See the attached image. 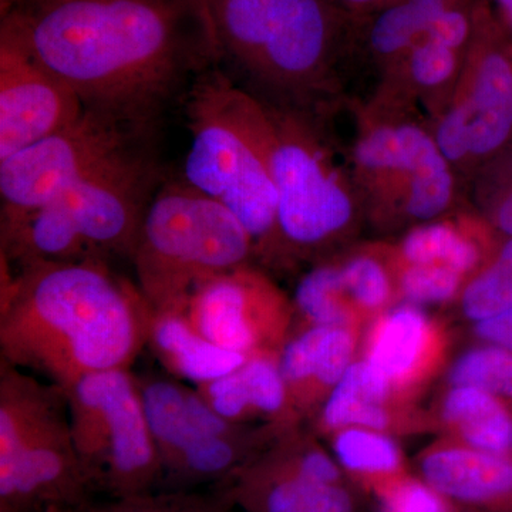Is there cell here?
I'll use <instances>...</instances> for the list:
<instances>
[{
	"label": "cell",
	"instance_id": "obj_1",
	"mask_svg": "<svg viewBox=\"0 0 512 512\" xmlns=\"http://www.w3.org/2000/svg\"><path fill=\"white\" fill-rule=\"evenodd\" d=\"M0 35L84 109L143 130L207 46L192 0H0Z\"/></svg>",
	"mask_w": 512,
	"mask_h": 512
},
{
	"label": "cell",
	"instance_id": "obj_2",
	"mask_svg": "<svg viewBox=\"0 0 512 512\" xmlns=\"http://www.w3.org/2000/svg\"><path fill=\"white\" fill-rule=\"evenodd\" d=\"M151 312L106 262L26 266L2 285L0 360L67 390L93 373L130 369L147 346Z\"/></svg>",
	"mask_w": 512,
	"mask_h": 512
},
{
	"label": "cell",
	"instance_id": "obj_3",
	"mask_svg": "<svg viewBox=\"0 0 512 512\" xmlns=\"http://www.w3.org/2000/svg\"><path fill=\"white\" fill-rule=\"evenodd\" d=\"M208 60L276 109L338 119L355 99L357 20L332 0H192Z\"/></svg>",
	"mask_w": 512,
	"mask_h": 512
},
{
	"label": "cell",
	"instance_id": "obj_4",
	"mask_svg": "<svg viewBox=\"0 0 512 512\" xmlns=\"http://www.w3.org/2000/svg\"><path fill=\"white\" fill-rule=\"evenodd\" d=\"M191 147L185 184L227 207L247 229L255 256L282 261L268 107L220 69L207 70L187 99Z\"/></svg>",
	"mask_w": 512,
	"mask_h": 512
},
{
	"label": "cell",
	"instance_id": "obj_5",
	"mask_svg": "<svg viewBox=\"0 0 512 512\" xmlns=\"http://www.w3.org/2000/svg\"><path fill=\"white\" fill-rule=\"evenodd\" d=\"M348 110L346 154L365 224L406 232L470 202L420 110L369 97Z\"/></svg>",
	"mask_w": 512,
	"mask_h": 512
},
{
	"label": "cell",
	"instance_id": "obj_6",
	"mask_svg": "<svg viewBox=\"0 0 512 512\" xmlns=\"http://www.w3.org/2000/svg\"><path fill=\"white\" fill-rule=\"evenodd\" d=\"M154 168L131 151L35 211L2 220V261L16 268L131 259L150 204Z\"/></svg>",
	"mask_w": 512,
	"mask_h": 512
},
{
	"label": "cell",
	"instance_id": "obj_7",
	"mask_svg": "<svg viewBox=\"0 0 512 512\" xmlns=\"http://www.w3.org/2000/svg\"><path fill=\"white\" fill-rule=\"evenodd\" d=\"M266 107L282 261L323 256L365 224L339 119Z\"/></svg>",
	"mask_w": 512,
	"mask_h": 512
},
{
	"label": "cell",
	"instance_id": "obj_8",
	"mask_svg": "<svg viewBox=\"0 0 512 512\" xmlns=\"http://www.w3.org/2000/svg\"><path fill=\"white\" fill-rule=\"evenodd\" d=\"M96 498L64 390L0 360V512H77Z\"/></svg>",
	"mask_w": 512,
	"mask_h": 512
},
{
	"label": "cell",
	"instance_id": "obj_9",
	"mask_svg": "<svg viewBox=\"0 0 512 512\" xmlns=\"http://www.w3.org/2000/svg\"><path fill=\"white\" fill-rule=\"evenodd\" d=\"M252 258L254 242L238 218L184 183L150 201L131 262L151 309L184 312L201 285Z\"/></svg>",
	"mask_w": 512,
	"mask_h": 512
},
{
	"label": "cell",
	"instance_id": "obj_10",
	"mask_svg": "<svg viewBox=\"0 0 512 512\" xmlns=\"http://www.w3.org/2000/svg\"><path fill=\"white\" fill-rule=\"evenodd\" d=\"M64 393L74 450L96 494L130 498L161 491L163 463L130 369L93 373Z\"/></svg>",
	"mask_w": 512,
	"mask_h": 512
},
{
	"label": "cell",
	"instance_id": "obj_11",
	"mask_svg": "<svg viewBox=\"0 0 512 512\" xmlns=\"http://www.w3.org/2000/svg\"><path fill=\"white\" fill-rule=\"evenodd\" d=\"M430 126L466 187L512 143V46L483 0L463 73Z\"/></svg>",
	"mask_w": 512,
	"mask_h": 512
},
{
	"label": "cell",
	"instance_id": "obj_12",
	"mask_svg": "<svg viewBox=\"0 0 512 512\" xmlns=\"http://www.w3.org/2000/svg\"><path fill=\"white\" fill-rule=\"evenodd\" d=\"M137 128L84 109L69 127L0 163L2 220L43 207L59 192L131 153Z\"/></svg>",
	"mask_w": 512,
	"mask_h": 512
},
{
	"label": "cell",
	"instance_id": "obj_13",
	"mask_svg": "<svg viewBox=\"0 0 512 512\" xmlns=\"http://www.w3.org/2000/svg\"><path fill=\"white\" fill-rule=\"evenodd\" d=\"M184 313L215 345L249 357L272 353L281 342L289 305L268 276L247 264L201 285Z\"/></svg>",
	"mask_w": 512,
	"mask_h": 512
},
{
	"label": "cell",
	"instance_id": "obj_14",
	"mask_svg": "<svg viewBox=\"0 0 512 512\" xmlns=\"http://www.w3.org/2000/svg\"><path fill=\"white\" fill-rule=\"evenodd\" d=\"M478 0H456L392 72L362 99H377L420 110L433 120L450 100L463 73L474 29Z\"/></svg>",
	"mask_w": 512,
	"mask_h": 512
},
{
	"label": "cell",
	"instance_id": "obj_15",
	"mask_svg": "<svg viewBox=\"0 0 512 512\" xmlns=\"http://www.w3.org/2000/svg\"><path fill=\"white\" fill-rule=\"evenodd\" d=\"M77 94L25 47L0 35V163L82 116Z\"/></svg>",
	"mask_w": 512,
	"mask_h": 512
},
{
	"label": "cell",
	"instance_id": "obj_16",
	"mask_svg": "<svg viewBox=\"0 0 512 512\" xmlns=\"http://www.w3.org/2000/svg\"><path fill=\"white\" fill-rule=\"evenodd\" d=\"M212 490L242 512H353L345 488L301 476L285 450L258 454Z\"/></svg>",
	"mask_w": 512,
	"mask_h": 512
},
{
	"label": "cell",
	"instance_id": "obj_17",
	"mask_svg": "<svg viewBox=\"0 0 512 512\" xmlns=\"http://www.w3.org/2000/svg\"><path fill=\"white\" fill-rule=\"evenodd\" d=\"M137 383L164 471L192 447L244 426L224 419L197 389H188L175 380L147 376Z\"/></svg>",
	"mask_w": 512,
	"mask_h": 512
},
{
	"label": "cell",
	"instance_id": "obj_18",
	"mask_svg": "<svg viewBox=\"0 0 512 512\" xmlns=\"http://www.w3.org/2000/svg\"><path fill=\"white\" fill-rule=\"evenodd\" d=\"M500 234L481 217L473 205L407 229L393 247L399 266L433 265L454 269L468 279L483 266Z\"/></svg>",
	"mask_w": 512,
	"mask_h": 512
},
{
	"label": "cell",
	"instance_id": "obj_19",
	"mask_svg": "<svg viewBox=\"0 0 512 512\" xmlns=\"http://www.w3.org/2000/svg\"><path fill=\"white\" fill-rule=\"evenodd\" d=\"M454 2L456 0H390L365 18L357 19L355 73L356 77L360 74L369 77L366 94L402 62Z\"/></svg>",
	"mask_w": 512,
	"mask_h": 512
},
{
	"label": "cell",
	"instance_id": "obj_20",
	"mask_svg": "<svg viewBox=\"0 0 512 512\" xmlns=\"http://www.w3.org/2000/svg\"><path fill=\"white\" fill-rule=\"evenodd\" d=\"M424 483L461 503L512 510V457L471 447H444L421 460Z\"/></svg>",
	"mask_w": 512,
	"mask_h": 512
},
{
	"label": "cell",
	"instance_id": "obj_21",
	"mask_svg": "<svg viewBox=\"0 0 512 512\" xmlns=\"http://www.w3.org/2000/svg\"><path fill=\"white\" fill-rule=\"evenodd\" d=\"M352 353V335L340 326L312 325L289 340L278 357L289 403L308 404L332 390L349 369Z\"/></svg>",
	"mask_w": 512,
	"mask_h": 512
},
{
	"label": "cell",
	"instance_id": "obj_22",
	"mask_svg": "<svg viewBox=\"0 0 512 512\" xmlns=\"http://www.w3.org/2000/svg\"><path fill=\"white\" fill-rule=\"evenodd\" d=\"M147 346L168 372L197 386L228 375L248 359L205 338L184 312L153 309Z\"/></svg>",
	"mask_w": 512,
	"mask_h": 512
},
{
	"label": "cell",
	"instance_id": "obj_23",
	"mask_svg": "<svg viewBox=\"0 0 512 512\" xmlns=\"http://www.w3.org/2000/svg\"><path fill=\"white\" fill-rule=\"evenodd\" d=\"M197 392L214 412L237 424L254 414L284 416L289 404L278 357L272 353L249 356L228 375L198 384Z\"/></svg>",
	"mask_w": 512,
	"mask_h": 512
},
{
	"label": "cell",
	"instance_id": "obj_24",
	"mask_svg": "<svg viewBox=\"0 0 512 512\" xmlns=\"http://www.w3.org/2000/svg\"><path fill=\"white\" fill-rule=\"evenodd\" d=\"M430 340L427 316L413 306H400L377 323L366 360L397 386L416 375L429 352Z\"/></svg>",
	"mask_w": 512,
	"mask_h": 512
},
{
	"label": "cell",
	"instance_id": "obj_25",
	"mask_svg": "<svg viewBox=\"0 0 512 512\" xmlns=\"http://www.w3.org/2000/svg\"><path fill=\"white\" fill-rule=\"evenodd\" d=\"M392 387L367 360L353 363L323 404V426L330 430L348 427L383 430L389 424L384 402Z\"/></svg>",
	"mask_w": 512,
	"mask_h": 512
},
{
	"label": "cell",
	"instance_id": "obj_26",
	"mask_svg": "<svg viewBox=\"0 0 512 512\" xmlns=\"http://www.w3.org/2000/svg\"><path fill=\"white\" fill-rule=\"evenodd\" d=\"M466 446L512 457V412L505 400L473 386H454L443 407Z\"/></svg>",
	"mask_w": 512,
	"mask_h": 512
},
{
	"label": "cell",
	"instance_id": "obj_27",
	"mask_svg": "<svg viewBox=\"0 0 512 512\" xmlns=\"http://www.w3.org/2000/svg\"><path fill=\"white\" fill-rule=\"evenodd\" d=\"M512 308V238L500 235L483 266L461 291V309L473 322Z\"/></svg>",
	"mask_w": 512,
	"mask_h": 512
},
{
	"label": "cell",
	"instance_id": "obj_28",
	"mask_svg": "<svg viewBox=\"0 0 512 512\" xmlns=\"http://www.w3.org/2000/svg\"><path fill=\"white\" fill-rule=\"evenodd\" d=\"M295 305L311 326L348 328L350 312L335 259L318 262L299 279Z\"/></svg>",
	"mask_w": 512,
	"mask_h": 512
},
{
	"label": "cell",
	"instance_id": "obj_29",
	"mask_svg": "<svg viewBox=\"0 0 512 512\" xmlns=\"http://www.w3.org/2000/svg\"><path fill=\"white\" fill-rule=\"evenodd\" d=\"M467 198L497 234L512 238V143L468 181Z\"/></svg>",
	"mask_w": 512,
	"mask_h": 512
},
{
	"label": "cell",
	"instance_id": "obj_30",
	"mask_svg": "<svg viewBox=\"0 0 512 512\" xmlns=\"http://www.w3.org/2000/svg\"><path fill=\"white\" fill-rule=\"evenodd\" d=\"M335 453L343 467L365 476H392L402 461L392 439L363 427L340 431L335 439Z\"/></svg>",
	"mask_w": 512,
	"mask_h": 512
},
{
	"label": "cell",
	"instance_id": "obj_31",
	"mask_svg": "<svg viewBox=\"0 0 512 512\" xmlns=\"http://www.w3.org/2000/svg\"><path fill=\"white\" fill-rule=\"evenodd\" d=\"M77 512H235L218 491H156L130 498H96Z\"/></svg>",
	"mask_w": 512,
	"mask_h": 512
},
{
	"label": "cell",
	"instance_id": "obj_32",
	"mask_svg": "<svg viewBox=\"0 0 512 512\" xmlns=\"http://www.w3.org/2000/svg\"><path fill=\"white\" fill-rule=\"evenodd\" d=\"M454 386H473L512 403V350L484 345L468 350L450 372Z\"/></svg>",
	"mask_w": 512,
	"mask_h": 512
},
{
	"label": "cell",
	"instance_id": "obj_33",
	"mask_svg": "<svg viewBox=\"0 0 512 512\" xmlns=\"http://www.w3.org/2000/svg\"><path fill=\"white\" fill-rule=\"evenodd\" d=\"M397 288L414 305L444 303L456 298L468 282L467 276L433 265H397Z\"/></svg>",
	"mask_w": 512,
	"mask_h": 512
},
{
	"label": "cell",
	"instance_id": "obj_34",
	"mask_svg": "<svg viewBox=\"0 0 512 512\" xmlns=\"http://www.w3.org/2000/svg\"><path fill=\"white\" fill-rule=\"evenodd\" d=\"M383 512H448L443 495L427 483L394 480L380 491Z\"/></svg>",
	"mask_w": 512,
	"mask_h": 512
},
{
	"label": "cell",
	"instance_id": "obj_35",
	"mask_svg": "<svg viewBox=\"0 0 512 512\" xmlns=\"http://www.w3.org/2000/svg\"><path fill=\"white\" fill-rule=\"evenodd\" d=\"M293 466L301 476L322 484H339L340 468L335 461L316 447L286 448Z\"/></svg>",
	"mask_w": 512,
	"mask_h": 512
},
{
	"label": "cell",
	"instance_id": "obj_36",
	"mask_svg": "<svg viewBox=\"0 0 512 512\" xmlns=\"http://www.w3.org/2000/svg\"><path fill=\"white\" fill-rule=\"evenodd\" d=\"M474 332L485 345L512 350V308L477 322Z\"/></svg>",
	"mask_w": 512,
	"mask_h": 512
},
{
	"label": "cell",
	"instance_id": "obj_37",
	"mask_svg": "<svg viewBox=\"0 0 512 512\" xmlns=\"http://www.w3.org/2000/svg\"><path fill=\"white\" fill-rule=\"evenodd\" d=\"M483 3L512 46V0H483Z\"/></svg>",
	"mask_w": 512,
	"mask_h": 512
},
{
	"label": "cell",
	"instance_id": "obj_38",
	"mask_svg": "<svg viewBox=\"0 0 512 512\" xmlns=\"http://www.w3.org/2000/svg\"><path fill=\"white\" fill-rule=\"evenodd\" d=\"M340 10L353 19H362L376 9L382 8L390 0H332Z\"/></svg>",
	"mask_w": 512,
	"mask_h": 512
},
{
	"label": "cell",
	"instance_id": "obj_39",
	"mask_svg": "<svg viewBox=\"0 0 512 512\" xmlns=\"http://www.w3.org/2000/svg\"><path fill=\"white\" fill-rule=\"evenodd\" d=\"M235 512H237V511H235Z\"/></svg>",
	"mask_w": 512,
	"mask_h": 512
}]
</instances>
